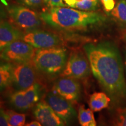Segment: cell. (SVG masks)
I'll return each instance as SVG.
<instances>
[{
	"mask_svg": "<svg viewBox=\"0 0 126 126\" xmlns=\"http://www.w3.org/2000/svg\"><path fill=\"white\" fill-rule=\"evenodd\" d=\"M91 71L99 82L114 98L126 96V83L122 58L117 48L108 42L83 46Z\"/></svg>",
	"mask_w": 126,
	"mask_h": 126,
	"instance_id": "cell-1",
	"label": "cell"
},
{
	"mask_svg": "<svg viewBox=\"0 0 126 126\" xmlns=\"http://www.w3.org/2000/svg\"><path fill=\"white\" fill-rule=\"evenodd\" d=\"M40 16L42 21L50 27L63 31L85 30L105 20V16L98 12L69 7L48 8Z\"/></svg>",
	"mask_w": 126,
	"mask_h": 126,
	"instance_id": "cell-2",
	"label": "cell"
},
{
	"mask_svg": "<svg viewBox=\"0 0 126 126\" xmlns=\"http://www.w3.org/2000/svg\"><path fill=\"white\" fill-rule=\"evenodd\" d=\"M67 58V49L57 46L36 50L33 63L39 71L48 76H56L61 74Z\"/></svg>",
	"mask_w": 126,
	"mask_h": 126,
	"instance_id": "cell-3",
	"label": "cell"
},
{
	"mask_svg": "<svg viewBox=\"0 0 126 126\" xmlns=\"http://www.w3.org/2000/svg\"><path fill=\"white\" fill-rule=\"evenodd\" d=\"M9 18L20 29L29 32L37 29L42 23L40 16L30 8L22 5H10L7 7Z\"/></svg>",
	"mask_w": 126,
	"mask_h": 126,
	"instance_id": "cell-4",
	"label": "cell"
},
{
	"mask_svg": "<svg viewBox=\"0 0 126 126\" xmlns=\"http://www.w3.org/2000/svg\"><path fill=\"white\" fill-rule=\"evenodd\" d=\"M42 94V86L36 82L29 88L15 91L9 95V103L12 108L20 111L29 109L39 102Z\"/></svg>",
	"mask_w": 126,
	"mask_h": 126,
	"instance_id": "cell-5",
	"label": "cell"
},
{
	"mask_svg": "<svg viewBox=\"0 0 126 126\" xmlns=\"http://www.w3.org/2000/svg\"><path fill=\"white\" fill-rule=\"evenodd\" d=\"M35 54L34 48L22 39L12 42L0 53V59L11 63H29Z\"/></svg>",
	"mask_w": 126,
	"mask_h": 126,
	"instance_id": "cell-6",
	"label": "cell"
},
{
	"mask_svg": "<svg viewBox=\"0 0 126 126\" xmlns=\"http://www.w3.org/2000/svg\"><path fill=\"white\" fill-rule=\"evenodd\" d=\"M91 70L88 59L82 52L75 51L70 54L61 76L82 79L89 75Z\"/></svg>",
	"mask_w": 126,
	"mask_h": 126,
	"instance_id": "cell-7",
	"label": "cell"
},
{
	"mask_svg": "<svg viewBox=\"0 0 126 126\" xmlns=\"http://www.w3.org/2000/svg\"><path fill=\"white\" fill-rule=\"evenodd\" d=\"M11 85L15 91L23 90L36 83L35 70L29 63L12 64Z\"/></svg>",
	"mask_w": 126,
	"mask_h": 126,
	"instance_id": "cell-8",
	"label": "cell"
},
{
	"mask_svg": "<svg viewBox=\"0 0 126 126\" xmlns=\"http://www.w3.org/2000/svg\"><path fill=\"white\" fill-rule=\"evenodd\" d=\"M21 39L38 49L59 46L63 43L62 40L57 34L38 29L23 33Z\"/></svg>",
	"mask_w": 126,
	"mask_h": 126,
	"instance_id": "cell-9",
	"label": "cell"
},
{
	"mask_svg": "<svg viewBox=\"0 0 126 126\" xmlns=\"http://www.w3.org/2000/svg\"><path fill=\"white\" fill-rule=\"evenodd\" d=\"M46 102L65 124L69 123L76 116V111L71 102L54 92H49L47 94Z\"/></svg>",
	"mask_w": 126,
	"mask_h": 126,
	"instance_id": "cell-10",
	"label": "cell"
},
{
	"mask_svg": "<svg viewBox=\"0 0 126 126\" xmlns=\"http://www.w3.org/2000/svg\"><path fill=\"white\" fill-rule=\"evenodd\" d=\"M54 84L53 91L71 102L77 101L81 94V85L77 79L61 77Z\"/></svg>",
	"mask_w": 126,
	"mask_h": 126,
	"instance_id": "cell-11",
	"label": "cell"
},
{
	"mask_svg": "<svg viewBox=\"0 0 126 126\" xmlns=\"http://www.w3.org/2000/svg\"><path fill=\"white\" fill-rule=\"evenodd\" d=\"M33 114L42 126H63L65 124L46 101L36 104Z\"/></svg>",
	"mask_w": 126,
	"mask_h": 126,
	"instance_id": "cell-12",
	"label": "cell"
},
{
	"mask_svg": "<svg viewBox=\"0 0 126 126\" xmlns=\"http://www.w3.org/2000/svg\"><path fill=\"white\" fill-rule=\"evenodd\" d=\"M23 33L5 20L0 21V53L14 41L21 39Z\"/></svg>",
	"mask_w": 126,
	"mask_h": 126,
	"instance_id": "cell-13",
	"label": "cell"
},
{
	"mask_svg": "<svg viewBox=\"0 0 126 126\" xmlns=\"http://www.w3.org/2000/svg\"><path fill=\"white\" fill-rule=\"evenodd\" d=\"M12 63L2 60H0V92H2L11 85Z\"/></svg>",
	"mask_w": 126,
	"mask_h": 126,
	"instance_id": "cell-14",
	"label": "cell"
},
{
	"mask_svg": "<svg viewBox=\"0 0 126 126\" xmlns=\"http://www.w3.org/2000/svg\"><path fill=\"white\" fill-rule=\"evenodd\" d=\"M110 99L103 92H95L91 96L89 105L93 111H99L109 106Z\"/></svg>",
	"mask_w": 126,
	"mask_h": 126,
	"instance_id": "cell-15",
	"label": "cell"
},
{
	"mask_svg": "<svg viewBox=\"0 0 126 126\" xmlns=\"http://www.w3.org/2000/svg\"><path fill=\"white\" fill-rule=\"evenodd\" d=\"M78 120L82 126H96L93 111L90 109H86L83 106L79 108Z\"/></svg>",
	"mask_w": 126,
	"mask_h": 126,
	"instance_id": "cell-16",
	"label": "cell"
},
{
	"mask_svg": "<svg viewBox=\"0 0 126 126\" xmlns=\"http://www.w3.org/2000/svg\"><path fill=\"white\" fill-rule=\"evenodd\" d=\"M111 14L120 24L126 25V0H119Z\"/></svg>",
	"mask_w": 126,
	"mask_h": 126,
	"instance_id": "cell-17",
	"label": "cell"
},
{
	"mask_svg": "<svg viewBox=\"0 0 126 126\" xmlns=\"http://www.w3.org/2000/svg\"><path fill=\"white\" fill-rule=\"evenodd\" d=\"M74 8L85 11H94L99 7L98 0H75Z\"/></svg>",
	"mask_w": 126,
	"mask_h": 126,
	"instance_id": "cell-18",
	"label": "cell"
},
{
	"mask_svg": "<svg viewBox=\"0 0 126 126\" xmlns=\"http://www.w3.org/2000/svg\"><path fill=\"white\" fill-rule=\"evenodd\" d=\"M9 126H23L25 125L26 116L13 110H7Z\"/></svg>",
	"mask_w": 126,
	"mask_h": 126,
	"instance_id": "cell-19",
	"label": "cell"
},
{
	"mask_svg": "<svg viewBox=\"0 0 126 126\" xmlns=\"http://www.w3.org/2000/svg\"><path fill=\"white\" fill-rule=\"evenodd\" d=\"M19 4L31 9H38L42 7L43 0H16Z\"/></svg>",
	"mask_w": 126,
	"mask_h": 126,
	"instance_id": "cell-20",
	"label": "cell"
},
{
	"mask_svg": "<svg viewBox=\"0 0 126 126\" xmlns=\"http://www.w3.org/2000/svg\"><path fill=\"white\" fill-rule=\"evenodd\" d=\"M116 123L119 126H126V108L117 110Z\"/></svg>",
	"mask_w": 126,
	"mask_h": 126,
	"instance_id": "cell-21",
	"label": "cell"
},
{
	"mask_svg": "<svg viewBox=\"0 0 126 126\" xmlns=\"http://www.w3.org/2000/svg\"><path fill=\"white\" fill-rule=\"evenodd\" d=\"M43 3L48 8L67 7L64 0H43Z\"/></svg>",
	"mask_w": 126,
	"mask_h": 126,
	"instance_id": "cell-22",
	"label": "cell"
},
{
	"mask_svg": "<svg viewBox=\"0 0 126 126\" xmlns=\"http://www.w3.org/2000/svg\"><path fill=\"white\" fill-rule=\"evenodd\" d=\"M9 126L7 110L0 107V126Z\"/></svg>",
	"mask_w": 126,
	"mask_h": 126,
	"instance_id": "cell-23",
	"label": "cell"
},
{
	"mask_svg": "<svg viewBox=\"0 0 126 126\" xmlns=\"http://www.w3.org/2000/svg\"><path fill=\"white\" fill-rule=\"evenodd\" d=\"M100 2L106 12L111 11L114 8L116 4L114 0H100Z\"/></svg>",
	"mask_w": 126,
	"mask_h": 126,
	"instance_id": "cell-24",
	"label": "cell"
},
{
	"mask_svg": "<svg viewBox=\"0 0 126 126\" xmlns=\"http://www.w3.org/2000/svg\"><path fill=\"white\" fill-rule=\"evenodd\" d=\"M8 16V14L7 10H6L2 3L0 2V21L7 19Z\"/></svg>",
	"mask_w": 126,
	"mask_h": 126,
	"instance_id": "cell-25",
	"label": "cell"
},
{
	"mask_svg": "<svg viewBox=\"0 0 126 126\" xmlns=\"http://www.w3.org/2000/svg\"><path fill=\"white\" fill-rule=\"evenodd\" d=\"M25 126H42V124L40 123L39 121H33L28 123H26L25 124Z\"/></svg>",
	"mask_w": 126,
	"mask_h": 126,
	"instance_id": "cell-26",
	"label": "cell"
},
{
	"mask_svg": "<svg viewBox=\"0 0 126 126\" xmlns=\"http://www.w3.org/2000/svg\"></svg>",
	"mask_w": 126,
	"mask_h": 126,
	"instance_id": "cell-27",
	"label": "cell"
}]
</instances>
